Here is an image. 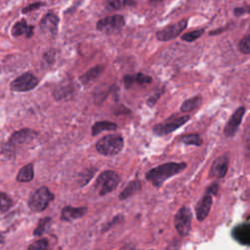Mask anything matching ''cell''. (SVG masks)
Returning a JSON list of instances; mask_svg holds the SVG:
<instances>
[{
	"instance_id": "obj_25",
	"label": "cell",
	"mask_w": 250,
	"mask_h": 250,
	"mask_svg": "<svg viewBox=\"0 0 250 250\" xmlns=\"http://www.w3.org/2000/svg\"><path fill=\"white\" fill-rule=\"evenodd\" d=\"M134 0H106V6L111 10H118L126 6H134Z\"/></svg>"
},
{
	"instance_id": "obj_13",
	"label": "cell",
	"mask_w": 250,
	"mask_h": 250,
	"mask_svg": "<svg viewBox=\"0 0 250 250\" xmlns=\"http://www.w3.org/2000/svg\"><path fill=\"white\" fill-rule=\"evenodd\" d=\"M58 24H59V18L55 14L49 13L42 18L39 23V26L43 32L49 33L51 35H56L58 31Z\"/></svg>"
},
{
	"instance_id": "obj_27",
	"label": "cell",
	"mask_w": 250,
	"mask_h": 250,
	"mask_svg": "<svg viewBox=\"0 0 250 250\" xmlns=\"http://www.w3.org/2000/svg\"><path fill=\"white\" fill-rule=\"evenodd\" d=\"M97 169L94 167L88 168L86 170H84L82 173H80L79 178H78V184L80 187H83L85 185L88 184V182L93 178V176L95 175Z\"/></svg>"
},
{
	"instance_id": "obj_20",
	"label": "cell",
	"mask_w": 250,
	"mask_h": 250,
	"mask_svg": "<svg viewBox=\"0 0 250 250\" xmlns=\"http://www.w3.org/2000/svg\"><path fill=\"white\" fill-rule=\"evenodd\" d=\"M201 102H202L201 96L191 97V98L186 100L182 104L181 111H183V112H190V111L196 109L201 104Z\"/></svg>"
},
{
	"instance_id": "obj_1",
	"label": "cell",
	"mask_w": 250,
	"mask_h": 250,
	"mask_svg": "<svg viewBox=\"0 0 250 250\" xmlns=\"http://www.w3.org/2000/svg\"><path fill=\"white\" fill-rule=\"evenodd\" d=\"M187 168L186 162H167L164 164H161L159 166H156L152 169H150L146 175V178L147 181H149L155 188H160L166 180L169 178L180 174L182 171H184Z\"/></svg>"
},
{
	"instance_id": "obj_31",
	"label": "cell",
	"mask_w": 250,
	"mask_h": 250,
	"mask_svg": "<svg viewBox=\"0 0 250 250\" xmlns=\"http://www.w3.org/2000/svg\"><path fill=\"white\" fill-rule=\"evenodd\" d=\"M238 50L244 54V55H248L250 54V34L245 35L244 37H242L238 43Z\"/></svg>"
},
{
	"instance_id": "obj_5",
	"label": "cell",
	"mask_w": 250,
	"mask_h": 250,
	"mask_svg": "<svg viewBox=\"0 0 250 250\" xmlns=\"http://www.w3.org/2000/svg\"><path fill=\"white\" fill-rule=\"evenodd\" d=\"M191 221L192 213L189 207L183 206L177 211L174 217V226L180 236L186 237L190 233Z\"/></svg>"
},
{
	"instance_id": "obj_35",
	"label": "cell",
	"mask_w": 250,
	"mask_h": 250,
	"mask_svg": "<svg viewBox=\"0 0 250 250\" xmlns=\"http://www.w3.org/2000/svg\"><path fill=\"white\" fill-rule=\"evenodd\" d=\"M233 13L235 16L239 17L244 14H250V6H245V7H237L233 10Z\"/></svg>"
},
{
	"instance_id": "obj_22",
	"label": "cell",
	"mask_w": 250,
	"mask_h": 250,
	"mask_svg": "<svg viewBox=\"0 0 250 250\" xmlns=\"http://www.w3.org/2000/svg\"><path fill=\"white\" fill-rule=\"evenodd\" d=\"M104 70V65H96L92 68H90L86 73H84L81 77L80 80L82 83L87 84L93 80H95Z\"/></svg>"
},
{
	"instance_id": "obj_10",
	"label": "cell",
	"mask_w": 250,
	"mask_h": 250,
	"mask_svg": "<svg viewBox=\"0 0 250 250\" xmlns=\"http://www.w3.org/2000/svg\"><path fill=\"white\" fill-rule=\"evenodd\" d=\"M38 84V79L31 73L25 72L11 82V89L16 92H27L34 89Z\"/></svg>"
},
{
	"instance_id": "obj_30",
	"label": "cell",
	"mask_w": 250,
	"mask_h": 250,
	"mask_svg": "<svg viewBox=\"0 0 250 250\" xmlns=\"http://www.w3.org/2000/svg\"><path fill=\"white\" fill-rule=\"evenodd\" d=\"M13 205L12 199L8 196V194L4 192H0V214L8 211Z\"/></svg>"
},
{
	"instance_id": "obj_9",
	"label": "cell",
	"mask_w": 250,
	"mask_h": 250,
	"mask_svg": "<svg viewBox=\"0 0 250 250\" xmlns=\"http://www.w3.org/2000/svg\"><path fill=\"white\" fill-rule=\"evenodd\" d=\"M187 25H188V20L186 19L176 23L166 25L156 32V38L159 41H169L171 39H174L182 33V31L187 27Z\"/></svg>"
},
{
	"instance_id": "obj_38",
	"label": "cell",
	"mask_w": 250,
	"mask_h": 250,
	"mask_svg": "<svg viewBox=\"0 0 250 250\" xmlns=\"http://www.w3.org/2000/svg\"><path fill=\"white\" fill-rule=\"evenodd\" d=\"M161 1H163V0H149V2H151V3H158Z\"/></svg>"
},
{
	"instance_id": "obj_4",
	"label": "cell",
	"mask_w": 250,
	"mask_h": 250,
	"mask_svg": "<svg viewBox=\"0 0 250 250\" xmlns=\"http://www.w3.org/2000/svg\"><path fill=\"white\" fill-rule=\"evenodd\" d=\"M120 182V178L117 173L111 170L104 171L97 178L94 188L99 195H105L116 188Z\"/></svg>"
},
{
	"instance_id": "obj_3",
	"label": "cell",
	"mask_w": 250,
	"mask_h": 250,
	"mask_svg": "<svg viewBox=\"0 0 250 250\" xmlns=\"http://www.w3.org/2000/svg\"><path fill=\"white\" fill-rule=\"evenodd\" d=\"M36 136V132L31 129H21L15 132L4 145L2 151L7 155H13L19 146H22L32 141Z\"/></svg>"
},
{
	"instance_id": "obj_26",
	"label": "cell",
	"mask_w": 250,
	"mask_h": 250,
	"mask_svg": "<svg viewBox=\"0 0 250 250\" xmlns=\"http://www.w3.org/2000/svg\"><path fill=\"white\" fill-rule=\"evenodd\" d=\"M52 223V219L50 217H45L43 219H41L36 227V229L33 230V234L36 236H40L42 235L50 227Z\"/></svg>"
},
{
	"instance_id": "obj_21",
	"label": "cell",
	"mask_w": 250,
	"mask_h": 250,
	"mask_svg": "<svg viewBox=\"0 0 250 250\" xmlns=\"http://www.w3.org/2000/svg\"><path fill=\"white\" fill-rule=\"evenodd\" d=\"M34 177V171H33V164H27L20 169L17 175V180L19 182L26 183L30 182Z\"/></svg>"
},
{
	"instance_id": "obj_17",
	"label": "cell",
	"mask_w": 250,
	"mask_h": 250,
	"mask_svg": "<svg viewBox=\"0 0 250 250\" xmlns=\"http://www.w3.org/2000/svg\"><path fill=\"white\" fill-rule=\"evenodd\" d=\"M11 33L13 36L18 37V36H21V35H25L26 37H31L33 34V26L32 25H28L25 21V20H21L17 21L11 30Z\"/></svg>"
},
{
	"instance_id": "obj_36",
	"label": "cell",
	"mask_w": 250,
	"mask_h": 250,
	"mask_svg": "<svg viewBox=\"0 0 250 250\" xmlns=\"http://www.w3.org/2000/svg\"><path fill=\"white\" fill-rule=\"evenodd\" d=\"M218 189H219V184L218 182H213L206 189V192L212 194V195H217L218 193Z\"/></svg>"
},
{
	"instance_id": "obj_33",
	"label": "cell",
	"mask_w": 250,
	"mask_h": 250,
	"mask_svg": "<svg viewBox=\"0 0 250 250\" xmlns=\"http://www.w3.org/2000/svg\"><path fill=\"white\" fill-rule=\"evenodd\" d=\"M54 59H55V51L54 50H49L48 52H46L43 55L44 63H47L49 65L54 62Z\"/></svg>"
},
{
	"instance_id": "obj_29",
	"label": "cell",
	"mask_w": 250,
	"mask_h": 250,
	"mask_svg": "<svg viewBox=\"0 0 250 250\" xmlns=\"http://www.w3.org/2000/svg\"><path fill=\"white\" fill-rule=\"evenodd\" d=\"M204 33V29L200 28V29H195V30H191L189 32H187L185 34L182 35V40L183 41H187V42H193L196 39H198L199 37H201Z\"/></svg>"
},
{
	"instance_id": "obj_18",
	"label": "cell",
	"mask_w": 250,
	"mask_h": 250,
	"mask_svg": "<svg viewBox=\"0 0 250 250\" xmlns=\"http://www.w3.org/2000/svg\"><path fill=\"white\" fill-rule=\"evenodd\" d=\"M142 188V184L139 180H134L132 182H130L126 188L120 192L119 194V199L120 200H124L127 199L128 197L132 196L133 194H135L136 192H138L139 190H141Z\"/></svg>"
},
{
	"instance_id": "obj_6",
	"label": "cell",
	"mask_w": 250,
	"mask_h": 250,
	"mask_svg": "<svg viewBox=\"0 0 250 250\" xmlns=\"http://www.w3.org/2000/svg\"><path fill=\"white\" fill-rule=\"evenodd\" d=\"M54 199V194L47 187H41L35 190L28 200V206L33 212L45 210L50 202Z\"/></svg>"
},
{
	"instance_id": "obj_8",
	"label": "cell",
	"mask_w": 250,
	"mask_h": 250,
	"mask_svg": "<svg viewBox=\"0 0 250 250\" xmlns=\"http://www.w3.org/2000/svg\"><path fill=\"white\" fill-rule=\"evenodd\" d=\"M124 24H125V20L123 16L113 15V16L105 17L100 20L97 22L96 27L101 32H104L105 34H112L121 30Z\"/></svg>"
},
{
	"instance_id": "obj_2",
	"label": "cell",
	"mask_w": 250,
	"mask_h": 250,
	"mask_svg": "<svg viewBox=\"0 0 250 250\" xmlns=\"http://www.w3.org/2000/svg\"><path fill=\"white\" fill-rule=\"evenodd\" d=\"M124 146V141L121 135L109 134L104 136L96 144V149L99 153L106 156L119 153Z\"/></svg>"
},
{
	"instance_id": "obj_12",
	"label": "cell",
	"mask_w": 250,
	"mask_h": 250,
	"mask_svg": "<svg viewBox=\"0 0 250 250\" xmlns=\"http://www.w3.org/2000/svg\"><path fill=\"white\" fill-rule=\"evenodd\" d=\"M229 169V156L226 154H223L219 157H217L211 168H210V177L215 179H222L226 176Z\"/></svg>"
},
{
	"instance_id": "obj_37",
	"label": "cell",
	"mask_w": 250,
	"mask_h": 250,
	"mask_svg": "<svg viewBox=\"0 0 250 250\" xmlns=\"http://www.w3.org/2000/svg\"><path fill=\"white\" fill-rule=\"evenodd\" d=\"M160 93H156L155 95H153V96H151L148 100H147V104L151 106V105H153L155 103H156V101L158 100V98L160 97Z\"/></svg>"
},
{
	"instance_id": "obj_19",
	"label": "cell",
	"mask_w": 250,
	"mask_h": 250,
	"mask_svg": "<svg viewBox=\"0 0 250 250\" xmlns=\"http://www.w3.org/2000/svg\"><path fill=\"white\" fill-rule=\"evenodd\" d=\"M117 129V125L114 122H110V121H98L95 122L92 126L91 132L93 136H96L100 133H102L103 131H113Z\"/></svg>"
},
{
	"instance_id": "obj_14",
	"label": "cell",
	"mask_w": 250,
	"mask_h": 250,
	"mask_svg": "<svg viewBox=\"0 0 250 250\" xmlns=\"http://www.w3.org/2000/svg\"><path fill=\"white\" fill-rule=\"evenodd\" d=\"M212 196H213L212 194L206 192L205 195L197 203L195 213H196V219L199 222H202L208 216V214L210 212V209H211V206H212V202H213Z\"/></svg>"
},
{
	"instance_id": "obj_32",
	"label": "cell",
	"mask_w": 250,
	"mask_h": 250,
	"mask_svg": "<svg viewBox=\"0 0 250 250\" xmlns=\"http://www.w3.org/2000/svg\"><path fill=\"white\" fill-rule=\"evenodd\" d=\"M48 246H49L48 239L42 238V239L36 240V241L32 242L31 244H29L28 249H30V250H43V249L48 248Z\"/></svg>"
},
{
	"instance_id": "obj_11",
	"label": "cell",
	"mask_w": 250,
	"mask_h": 250,
	"mask_svg": "<svg viewBox=\"0 0 250 250\" xmlns=\"http://www.w3.org/2000/svg\"><path fill=\"white\" fill-rule=\"evenodd\" d=\"M245 107L239 106L235 109V111L231 114L229 121L227 122L225 128H224V134L226 137H233L237 131V129L240 126V123L242 121V118L245 114Z\"/></svg>"
},
{
	"instance_id": "obj_39",
	"label": "cell",
	"mask_w": 250,
	"mask_h": 250,
	"mask_svg": "<svg viewBox=\"0 0 250 250\" xmlns=\"http://www.w3.org/2000/svg\"><path fill=\"white\" fill-rule=\"evenodd\" d=\"M4 240H5V239H4V237L0 234V244H2V243L4 242Z\"/></svg>"
},
{
	"instance_id": "obj_28",
	"label": "cell",
	"mask_w": 250,
	"mask_h": 250,
	"mask_svg": "<svg viewBox=\"0 0 250 250\" xmlns=\"http://www.w3.org/2000/svg\"><path fill=\"white\" fill-rule=\"evenodd\" d=\"M72 94H73V90L71 86H61L56 89L55 98L57 100H63V99H67L68 96H71Z\"/></svg>"
},
{
	"instance_id": "obj_16",
	"label": "cell",
	"mask_w": 250,
	"mask_h": 250,
	"mask_svg": "<svg viewBox=\"0 0 250 250\" xmlns=\"http://www.w3.org/2000/svg\"><path fill=\"white\" fill-rule=\"evenodd\" d=\"M152 78L149 75L144 73H137V74H129L124 76V84L126 88H131L134 84L139 85H146L151 83Z\"/></svg>"
},
{
	"instance_id": "obj_23",
	"label": "cell",
	"mask_w": 250,
	"mask_h": 250,
	"mask_svg": "<svg viewBox=\"0 0 250 250\" xmlns=\"http://www.w3.org/2000/svg\"><path fill=\"white\" fill-rule=\"evenodd\" d=\"M180 142L188 145V146H199L202 145V139L198 134H187L180 138Z\"/></svg>"
},
{
	"instance_id": "obj_24",
	"label": "cell",
	"mask_w": 250,
	"mask_h": 250,
	"mask_svg": "<svg viewBox=\"0 0 250 250\" xmlns=\"http://www.w3.org/2000/svg\"><path fill=\"white\" fill-rule=\"evenodd\" d=\"M243 150L247 158H250V120L247 121L244 129V134L242 138Z\"/></svg>"
},
{
	"instance_id": "obj_7",
	"label": "cell",
	"mask_w": 250,
	"mask_h": 250,
	"mask_svg": "<svg viewBox=\"0 0 250 250\" xmlns=\"http://www.w3.org/2000/svg\"><path fill=\"white\" fill-rule=\"evenodd\" d=\"M189 118H190V116L188 114L178 116L175 118H172V116H171L166 121L154 125L152 130H153L154 134L157 136H165V135H168V134L172 133L173 131L177 130L181 126H183L186 122H188L189 120Z\"/></svg>"
},
{
	"instance_id": "obj_34",
	"label": "cell",
	"mask_w": 250,
	"mask_h": 250,
	"mask_svg": "<svg viewBox=\"0 0 250 250\" xmlns=\"http://www.w3.org/2000/svg\"><path fill=\"white\" fill-rule=\"evenodd\" d=\"M44 5H45V4H44V3H42V2L32 3V4H30V5L26 6V7H24V8L22 9V13H28V12H31V11L36 10V9H38V8H40V7L44 6Z\"/></svg>"
},
{
	"instance_id": "obj_15",
	"label": "cell",
	"mask_w": 250,
	"mask_h": 250,
	"mask_svg": "<svg viewBox=\"0 0 250 250\" xmlns=\"http://www.w3.org/2000/svg\"><path fill=\"white\" fill-rule=\"evenodd\" d=\"M87 212L86 207H72V206H65L62 208L61 217L63 221H72L83 217Z\"/></svg>"
}]
</instances>
